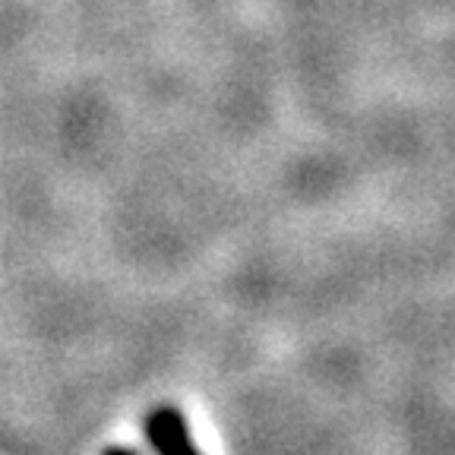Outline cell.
I'll return each mask as SVG.
<instances>
[{"label":"cell","mask_w":455,"mask_h":455,"mask_svg":"<svg viewBox=\"0 0 455 455\" xmlns=\"http://www.w3.org/2000/svg\"><path fill=\"white\" fill-rule=\"evenodd\" d=\"M146 434H149L152 446L158 449V455H199L190 443L184 418L174 408H158L146 424Z\"/></svg>","instance_id":"obj_1"}]
</instances>
